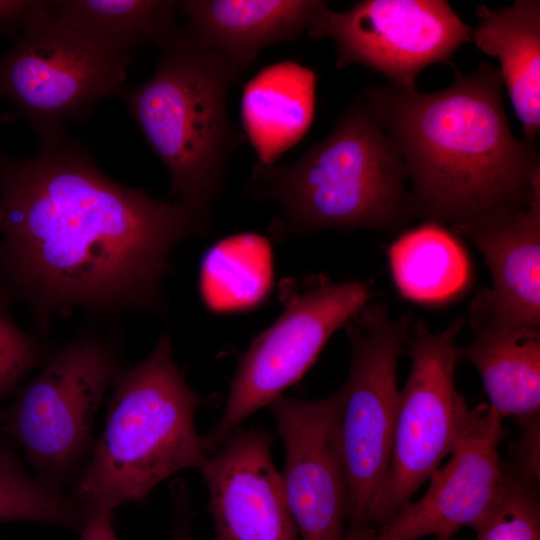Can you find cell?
I'll return each mask as SVG.
<instances>
[{
    "label": "cell",
    "mask_w": 540,
    "mask_h": 540,
    "mask_svg": "<svg viewBox=\"0 0 540 540\" xmlns=\"http://www.w3.org/2000/svg\"><path fill=\"white\" fill-rule=\"evenodd\" d=\"M210 221L110 179L68 135L27 159L0 151V294L41 329L74 309L164 313L169 255Z\"/></svg>",
    "instance_id": "obj_1"
},
{
    "label": "cell",
    "mask_w": 540,
    "mask_h": 540,
    "mask_svg": "<svg viewBox=\"0 0 540 540\" xmlns=\"http://www.w3.org/2000/svg\"><path fill=\"white\" fill-rule=\"evenodd\" d=\"M502 88L499 70L482 62L435 92L361 93L404 162L414 218L453 226L530 204L540 157L536 143L512 133Z\"/></svg>",
    "instance_id": "obj_2"
},
{
    "label": "cell",
    "mask_w": 540,
    "mask_h": 540,
    "mask_svg": "<svg viewBox=\"0 0 540 540\" xmlns=\"http://www.w3.org/2000/svg\"><path fill=\"white\" fill-rule=\"evenodd\" d=\"M404 162L361 94L296 161L256 164L249 188L278 204L276 236L327 229L397 231L414 218Z\"/></svg>",
    "instance_id": "obj_3"
},
{
    "label": "cell",
    "mask_w": 540,
    "mask_h": 540,
    "mask_svg": "<svg viewBox=\"0 0 540 540\" xmlns=\"http://www.w3.org/2000/svg\"><path fill=\"white\" fill-rule=\"evenodd\" d=\"M112 387L102 435L71 495L86 515L143 502L158 484L208 457L194 424L204 399L187 384L167 333Z\"/></svg>",
    "instance_id": "obj_4"
},
{
    "label": "cell",
    "mask_w": 540,
    "mask_h": 540,
    "mask_svg": "<svg viewBox=\"0 0 540 540\" xmlns=\"http://www.w3.org/2000/svg\"><path fill=\"white\" fill-rule=\"evenodd\" d=\"M159 49L154 74L120 97L167 168L170 194L211 218L239 142L227 100L243 73L194 42L183 26Z\"/></svg>",
    "instance_id": "obj_5"
},
{
    "label": "cell",
    "mask_w": 540,
    "mask_h": 540,
    "mask_svg": "<svg viewBox=\"0 0 540 540\" xmlns=\"http://www.w3.org/2000/svg\"><path fill=\"white\" fill-rule=\"evenodd\" d=\"M386 304L365 306L344 326L351 347L337 438L347 495V529L373 528L371 518L389 472L399 393L397 366L410 328Z\"/></svg>",
    "instance_id": "obj_6"
},
{
    "label": "cell",
    "mask_w": 540,
    "mask_h": 540,
    "mask_svg": "<svg viewBox=\"0 0 540 540\" xmlns=\"http://www.w3.org/2000/svg\"><path fill=\"white\" fill-rule=\"evenodd\" d=\"M371 288L368 280L334 282L314 275L280 281L282 312L241 357L222 416L202 436L207 455L304 376L333 333L368 305Z\"/></svg>",
    "instance_id": "obj_7"
},
{
    "label": "cell",
    "mask_w": 540,
    "mask_h": 540,
    "mask_svg": "<svg viewBox=\"0 0 540 540\" xmlns=\"http://www.w3.org/2000/svg\"><path fill=\"white\" fill-rule=\"evenodd\" d=\"M120 371L116 341L89 328L48 358L18 394L7 430L40 480L58 489L90 453L97 411Z\"/></svg>",
    "instance_id": "obj_8"
},
{
    "label": "cell",
    "mask_w": 540,
    "mask_h": 540,
    "mask_svg": "<svg viewBox=\"0 0 540 540\" xmlns=\"http://www.w3.org/2000/svg\"><path fill=\"white\" fill-rule=\"evenodd\" d=\"M133 58L62 23L50 8L0 56V100L14 105L40 143L52 141L67 135L68 121L121 95Z\"/></svg>",
    "instance_id": "obj_9"
},
{
    "label": "cell",
    "mask_w": 540,
    "mask_h": 540,
    "mask_svg": "<svg viewBox=\"0 0 540 540\" xmlns=\"http://www.w3.org/2000/svg\"><path fill=\"white\" fill-rule=\"evenodd\" d=\"M465 317L444 330L410 324L407 342L411 368L399 393L391 460L371 527L387 523L451 454L469 409L455 384L457 336Z\"/></svg>",
    "instance_id": "obj_10"
},
{
    "label": "cell",
    "mask_w": 540,
    "mask_h": 540,
    "mask_svg": "<svg viewBox=\"0 0 540 540\" xmlns=\"http://www.w3.org/2000/svg\"><path fill=\"white\" fill-rule=\"evenodd\" d=\"M471 34L444 0H362L342 12L326 3L307 33L314 40L334 41L337 67H368L404 90H416L417 76L426 67L450 64Z\"/></svg>",
    "instance_id": "obj_11"
},
{
    "label": "cell",
    "mask_w": 540,
    "mask_h": 540,
    "mask_svg": "<svg viewBox=\"0 0 540 540\" xmlns=\"http://www.w3.org/2000/svg\"><path fill=\"white\" fill-rule=\"evenodd\" d=\"M340 389L317 400L281 395L269 406L285 447L280 473L302 540H346L348 495L337 438Z\"/></svg>",
    "instance_id": "obj_12"
},
{
    "label": "cell",
    "mask_w": 540,
    "mask_h": 540,
    "mask_svg": "<svg viewBox=\"0 0 540 540\" xmlns=\"http://www.w3.org/2000/svg\"><path fill=\"white\" fill-rule=\"evenodd\" d=\"M503 418L487 403L469 409L447 464L429 477L426 493L405 504L369 540H449L464 526L473 528L496 500L505 463L498 447Z\"/></svg>",
    "instance_id": "obj_13"
},
{
    "label": "cell",
    "mask_w": 540,
    "mask_h": 540,
    "mask_svg": "<svg viewBox=\"0 0 540 540\" xmlns=\"http://www.w3.org/2000/svg\"><path fill=\"white\" fill-rule=\"evenodd\" d=\"M261 427H239L198 468L209 490L216 540H297L271 447Z\"/></svg>",
    "instance_id": "obj_14"
},
{
    "label": "cell",
    "mask_w": 540,
    "mask_h": 540,
    "mask_svg": "<svg viewBox=\"0 0 540 540\" xmlns=\"http://www.w3.org/2000/svg\"><path fill=\"white\" fill-rule=\"evenodd\" d=\"M451 228L482 254L492 277L472 299L471 328L540 332V186L523 209Z\"/></svg>",
    "instance_id": "obj_15"
},
{
    "label": "cell",
    "mask_w": 540,
    "mask_h": 540,
    "mask_svg": "<svg viewBox=\"0 0 540 540\" xmlns=\"http://www.w3.org/2000/svg\"><path fill=\"white\" fill-rule=\"evenodd\" d=\"M320 0H182L186 34L244 73L266 47L308 33Z\"/></svg>",
    "instance_id": "obj_16"
},
{
    "label": "cell",
    "mask_w": 540,
    "mask_h": 540,
    "mask_svg": "<svg viewBox=\"0 0 540 540\" xmlns=\"http://www.w3.org/2000/svg\"><path fill=\"white\" fill-rule=\"evenodd\" d=\"M471 40L499 60V73L523 126V140L536 143L540 130V1L515 0L493 10L475 9Z\"/></svg>",
    "instance_id": "obj_17"
},
{
    "label": "cell",
    "mask_w": 540,
    "mask_h": 540,
    "mask_svg": "<svg viewBox=\"0 0 540 540\" xmlns=\"http://www.w3.org/2000/svg\"><path fill=\"white\" fill-rule=\"evenodd\" d=\"M315 101V73L292 60L264 67L245 84L242 125L259 164H275L306 135Z\"/></svg>",
    "instance_id": "obj_18"
},
{
    "label": "cell",
    "mask_w": 540,
    "mask_h": 540,
    "mask_svg": "<svg viewBox=\"0 0 540 540\" xmlns=\"http://www.w3.org/2000/svg\"><path fill=\"white\" fill-rule=\"evenodd\" d=\"M459 359L476 368L489 405L502 418L519 423L540 417V332L473 329Z\"/></svg>",
    "instance_id": "obj_19"
},
{
    "label": "cell",
    "mask_w": 540,
    "mask_h": 540,
    "mask_svg": "<svg viewBox=\"0 0 540 540\" xmlns=\"http://www.w3.org/2000/svg\"><path fill=\"white\" fill-rule=\"evenodd\" d=\"M62 23L116 53L134 56L147 45L160 48L180 29L173 0L49 1Z\"/></svg>",
    "instance_id": "obj_20"
},
{
    "label": "cell",
    "mask_w": 540,
    "mask_h": 540,
    "mask_svg": "<svg viewBox=\"0 0 540 540\" xmlns=\"http://www.w3.org/2000/svg\"><path fill=\"white\" fill-rule=\"evenodd\" d=\"M273 285L269 240L244 232L214 243L202 257L199 294L207 310L217 314L246 312L265 302Z\"/></svg>",
    "instance_id": "obj_21"
},
{
    "label": "cell",
    "mask_w": 540,
    "mask_h": 540,
    "mask_svg": "<svg viewBox=\"0 0 540 540\" xmlns=\"http://www.w3.org/2000/svg\"><path fill=\"white\" fill-rule=\"evenodd\" d=\"M388 258L399 292L415 302L447 301L464 290L471 276L459 241L433 222L404 232L389 247Z\"/></svg>",
    "instance_id": "obj_22"
},
{
    "label": "cell",
    "mask_w": 540,
    "mask_h": 540,
    "mask_svg": "<svg viewBox=\"0 0 540 540\" xmlns=\"http://www.w3.org/2000/svg\"><path fill=\"white\" fill-rule=\"evenodd\" d=\"M85 512L62 494L25 471L17 457L0 448V521H31L80 532Z\"/></svg>",
    "instance_id": "obj_23"
},
{
    "label": "cell",
    "mask_w": 540,
    "mask_h": 540,
    "mask_svg": "<svg viewBox=\"0 0 540 540\" xmlns=\"http://www.w3.org/2000/svg\"><path fill=\"white\" fill-rule=\"evenodd\" d=\"M473 529L476 540H540L539 479L505 464L499 494Z\"/></svg>",
    "instance_id": "obj_24"
},
{
    "label": "cell",
    "mask_w": 540,
    "mask_h": 540,
    "mask_svg": "<svg viewBox=\"0 0 540 540\" xmlns=\"http://www.w3.org/2000/svg\"><path fill=\"white\" fill-rule=\"evenodd\" d=\"M11 305L12 302L0 294V399L48 359L46 342L16 323Z\"/></svg>",
    "instance_id": "obj_25"
},
{
    "label": "cell",
    "mask_w": 540,
    "mask_h": 540,
    "mask_svg": "<svg viewBox=\"0 0 540 540\" xmlns=\"http://www.w3.org/2000/svg\"><path fill=\"white\" fill-rule=\"evenodd\" d=\"M49 1L43 0H0V33L14 37L31 25L47 17Z\"/></svg>",
    "instance_id": "obj_26"
},
{
    "label": "cell",
    "mask_w": 540,
    "mask_h": 540,
    "mask_svg": "<svg viewBox=\"0 0 540 540\" xmlns=\"http://www.w3.org/2000/svg\"><path fill=\"white\" fill-rule=\"evenodd\" d=\"M520 435L514 448L515 461L512 462L524 473L540 478V417L518 423Z\"/></svg>",
    "instance_id": "obj_27"
},
{
    "label": "cell",
    "mask_w": 540,
    "mask_h": 540,
    "mask_svg": "<svg viewBox=\"0 0 540 540\" xmlns=\"http://www.w3.org/2000/svg\"><path fill=\"white\" fill-rule=\"evenodd\" d=\"M175 523L171 540H194L189 530V494L181 480L171 483Z\"/></svg>",
    "instance_id": "obj_28"
},
{
    "label": "cell",
    "mask_w": 540,
    "mask_h": 540,
    "mask_svg": "<svg viewBox=\"0 0 540 540\" xmlns=\"http://www.w3.org/2000/svg\"><path fill=\"white\" fill-rule=\"evenodd\" d=\"M112 514L111 511L87 514L80 540H119L113 528Z\"/></svg>",
    "instance_id": "obj_29"
},
{
    "label": "cell",
    "mask_w": 540,
    "mask_h": 540,
    "mask_svg": "<svg viewBox=\"0 0 540 540\" xmlns=\"http://www.w3.org/2000/svg\"><path fill=\"white\" fill-rule=\"evenodd\" d=\"M368 528L362 529H347L346 540H364Z\"/></svg>",
    "instance_id": "obj_30"
},
{
    "label": "cell",
    "mask_w": 540,
    "mask_h": 540,
    "mask_svg": "<svg viewBox=\"0 0 540 540\" xmlns=\"http://www.w3.org/2000/svg\"><path fill=\"white\" fill-rule=\"evenodd\" d=\"M375 528H370L365 536V539L364 540H369L370 539V536L372 534V532L374 531Z\"/></svg>",
    "instance_id": "obj_31"
},
{
    "label": "cell",
    "mask_w": 540,
    "mask_h": 540,
    "mask_svg": "<svg viewBox=\"0 0 540 540\" xmlns=\"http://www.w3.org/2000/svg\"><path fill=\"white\" fill-rule=\"evenodd\" d=\"M6 117L7 116H5V115H3V116L0 115V124L5 120Z\"/></svg>",
    "instance_id": "obj_32"
}]
</instances>
